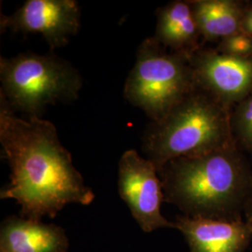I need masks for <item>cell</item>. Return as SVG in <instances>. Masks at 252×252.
<instances>
[{
  "label": "cell",
  "instance_id": "obj_13",
  "mask_svg": "<svg viewBox=\"0 0 252 252\" xmlns=\"http://www.w3.org/2000/svg\"><path fill=\"white\" fill-rule=\"evenodd\" d=\"M230 125L235 145L252 151V90L231 109Z\"/></svg>",
  "mask_w": 252,
  "mask_h": 252
},
{
  "label": "cell",
  "instance_id": "obj_5",
  "mask_svg": "<svg viewBox=\"0 0 252 252\" xmlns=\"http://www.w3.org/2000/svg\"><path fill=\"white\" fill-rule=\"evenodd\" d=\"M197 86L189 57L168 53L153 36L138 47L124 94L152 121H158Z\"/></svg>",
  "mask_w": 252,
  "mask_h": 252
},
{
  "label": "cell",
  "instance_id": "obj_4",
  "mask_svg": "<svg viewBox=\"0 0 252 252\" xmlns=\"http://www.w3.org/2000/svg\"><path fill=\"white\" fill-rule=\"evenodd\" d=\"M0 81V95L12 110L28 117H39L49 105L77 99L82 85L71 63L52 54L32 53L1 57Z\"/></svg>",
  "mask_w": 252,
  "mask_h": 252
},
{
  "label": "cell",
  "instance_id": "obj_14",
  "mask_svg": "<svg viewBox=\"0 0 252 252\" xmlns=\"http://www.w3.org/2000/svg\"><path fill=\"white\" fill-rule=\"evenodd\" d=\"M222 54L241 58H252V36L244 32L220 39L217 49Z\"/></svg>",
  "mask_w": 252,
  "mask_h": 252
},
{
  "label": "cell",
  "instance_id": "obj_12",
  "mask_svg": "<svg viewBox=\"0 0 252 252\" xmlns=\"http://www.w3.org/2000/svg\"><path fill=\"white\" fill-rule=\"evenodd\" d=\"M201 36L206 40L222 39L242 32L245 8L235 0L189 1Z\"/></svg>",
  "mask_w": 252,
  "mask_h": 252
},
{
  "label": "cell",
  "instance_id": "obj_7",
  "mask_svg": "<svg viewBox=\"0 0 252 252\" xmlns=\"http://www.w3.org/2000/svg\"><path fill=\"white\" fill-rule=\"evenodd\" d=\"M197 85L230 108L252 90V58L198 49L189 57Z\"/></svg>",
  "mask_w": 252,
  "mask_h": 252
},
{
  "label": "cell",
  "instance_id": "obj_11",
  "mask_svg": "<svg viewBox=\"0 0 252 252\" xmlns=\"http://www.w3.org/2000/svg\"><path fill=\"white\" fill-rule=\"evenodd\" d=\"M153 38L173 53L189 57L199 49L200 35L189 1H173L157 9Z\"/></svg>",
  "mask_w": 252,
  "mask_h": 252
},
{
  "label": "cell",
  "instance_id": "obj_1",
  "mask_svg": "<svg viewBox=\"0 0 252 252\" xmlns=\"http://www.w3.org/2000/svg\"><path fill=\"white\" fill-rule=\"evenodd\" d=\"M0 143L10 168V181L0 198L15 200L20 216L41 221L69 204L88 206L94 200L54 124L36 116L19 117L2 95Z\"/></svg>",
  "mask_w": 252,
  "mask_h": 252
},
{
  "label": "cell",
  "instance_id": "obj_2",
  "mask_svg": "<svg viewBox=\"0 0 252 252\" xmlns=\"http://www.w3.org/2000/svg\"><path fill=\"white\" fill-rule=\"evenodd\" d=\"M164 202L190 218L241 220L252 196V167L235 144L172 160L159 171Z\"/></svg>",
  "mask_w": 252,
  "mask_h": 252
},
{
  "label": "cell",
  "instance_id": "obj_9",
  "mask_svg": "<svg viewBox=\"0 0 252 252\" xmlns=\"http://www.w3.org/2000/svg\"><path fill=\"white\" fill-rule=\"evenodd\" d=\"M174 228L183 234L190 252H245L252 239L246 220L179 216Z\"/></svg>",
  "mask_w": 252,
  "mask_h": 252
},
{
  "label": "cell",
  "instance_id": "obj_6",
  "mask_svg": "<svg viewBox=\"0 0 252 252\" xmlns=\"http://www.w3.org/2000/svg\"><path fill=\"white\" fill-rule=\"evenodd\" d=\"M118 188L121 198L144 233L175 229L174 223L161 212L164 195L159 172L135 150L125 152L119 161Z\"/></svg>",
  "mask_w": 252,
  "mask_h": 252
},
{
  "label": "cell",
  "instance_id": "obj_8",
  "mask_svg": "<svg viewBox=\"0 0 252 252\" xmlns=\"http://www.w3.org/2000/svg\"><path fill=\"white\" fill-rule=\"evenodd\" d=\"M81 27V12L74 0H27L9 16H2L1 28L16 33H39L51 50L66 45Z\"/></svg>",
  "mask_w": 252,
  "mask_h": 252
},
{
  "label": "cell",
  "instance_id": "obj_3",
  "mask_svg": "<svg viewBox=\"0 0 252 252\" xmlns=\"http://www.w3.org/2000/svg\"><path fill=\"white\" fill-rule=\"evenodd\" d=\"M231 109L197 86L143 136V151L158 172L172 160L210 153L235 144Z\"/></svg>",
  "mask_w": 252,
  "mask_h": 252
},
{
  "label": "cell",
  "instance_id": "obj_15",
  "mask_svg": "<svg viewBox=\"0 0 252 252\" xmlns=\"http://www.w3.org/2000/svg\"><path fill=\"white\" fill-rule=\"evenodd\" d=\"M242 32L252 36V3L249 5L244 11Z\"/></svg>",
  "mask_w": 252,
  "mask_h": 252
},
{
  "label": "cell",
  "instance_id": "obj_16",
  "mask_svg": "<svg viewBox=\"0 0 252 252\" xmlns=\"http://www.w3.org/2000/svg\"><path fill=\"white\" fill-rule=\"evenodd\" d=\"M244 215H245V220L252 226V196L251 199L249 200L245 211H244Z\"/></svg>",
  "mask_w": 252,
  "mask_h": 252
},
{
  "label": "cell",
  "instance_id": "obj_10",
  "mask_svg": "<svg viewBox=\"0 0 252 252\" xmlns=\"http://www.w3.org/2000/svg\"><path fill=\"white\" fill-rule=\"evenodd\" d=\"M64 229L54 223L7 217L0 225V252H68Z\"/></svg>",
  "mask_w": 252,
  "mask_h": 252
}]
</instances>
